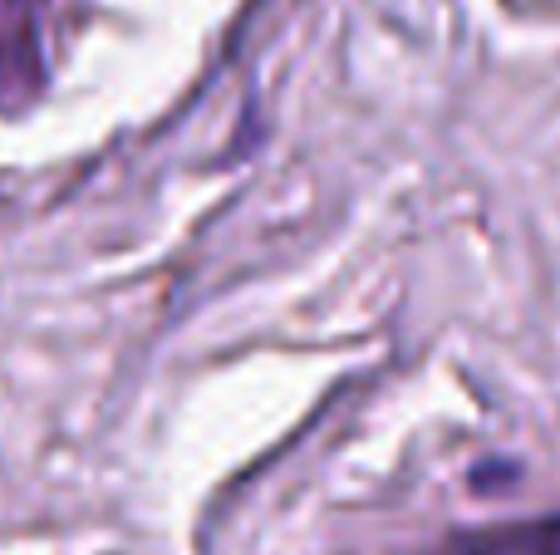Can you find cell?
<instances>
[{"instance_id": "cell-1", "label": "cell", "mask_w": 560, "mask_h": 555, "mask_svg": "<svg viewBox=\"0 0 560 555\" xmlns=\"http://www.w3.org/2000/svg\"><path fill=\"white\" fill-rule=\"evenodd\" d=\"M35 25H39V0H0V88L30 84L39 74Z\"/></svg>"}]
</instances>
